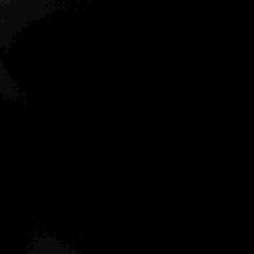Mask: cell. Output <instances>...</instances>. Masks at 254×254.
<instances>
[{
    "mask_svg": "<svg viewBox=\"0 0 254 254\" xmlns=\"http://www.w3.org/2000/svg\"><path fill=\"white\" fill-rule=\"evenodd\" d=\"M38 0H0V97H14L16 83L6 67L4 52L22 32L24 24L34 16Z\"/></svg>",
    "mask_w": 254,
    "mask_h": 254,
    "instance_id": "1",
    "label": "cell"
},
{
    "mask_svg": "<svg viewBox=\"0 0 254 254\" xmlns=\"http://www.w3.org/2000/svg\"><path fill=\"white\" fill-rule=\"evenodd\" d=\"M16 254H83V252L54 236H34Z\"/></svg>",
    "mask_w": 254,
    "mask_h": 254,
    "instance_id": "2",
    "label": "cell"
}]
</instances>
